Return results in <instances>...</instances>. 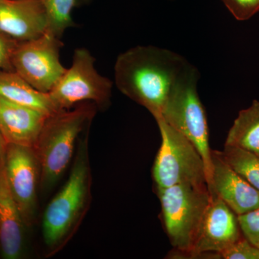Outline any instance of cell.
<instances>
[{"instance_id": "cell-1", "label": "cell", "mask_w": 259, "mask_h": 259, "mask_svg": "<svg viewBox=\"0 0 259 259\" xmlns=\"http://www.w3.org/2000/svg\"><path fill=\"white\" fill-rule=\"evenodd\" d=\"M187 67L184 59L171 51L135 47L117 58L115 83L121 93L146 107L156 118Z\"/></svg>"}, {"instance_id": "cell-2", "label": "cell", "mask_w": 259, "mask_h": 259, "mask_svg": "<svg viewBox=\"0 0 259 259\" xmlns=\"http://www.w3.org/2000/svg\"><path fill=\"white\" fill-rule=\"evenodd\" d=\"M92 201L88 134L79 141L69 177L48 204L42 216L45 256L61 251L79 230Z\"/></svg>"}, {"instance_id": "cell-3", "label": "cell", "mask_w": 259, "mask_h": 259, "mask_svg": "<svg viewBox=\"0 0 259 259\" xmlns=\"http://www.w3.org/2000/svg\"><path fill=\"white\" fill-rule=\"evenodd\" d=\"M94 105L83 104L74 110L48 117L33 147L40 167L42 190L53 187L67 169L80 134L95 115Z\"/></svg>"}, {"instance_id": "cell-4", "label": "cell", "mask_w": 259, "mask_h": 259, "mask_svg": "<svg viewBox=\"0 0 259 259\" xmlns=\"http://www.w3.org/2000/svg\"><path fill=\"white\" fill-rule=\"evenodd\" d=\"M166 228L171 245L191 255L212 194L208 188L182 184L157 190Z\"/></svg>"}, {"instance_id": "cell-5", "label": "cell", "mask_w": 259, "mask_h": 259, "mask_svg": "<svg viewBox=\"0 0 259 259\" xmlns=\"http://www.w3.org/2000/svg\"><path fill=\"white\" fill-rule=\"evenodd\" d=\"M197 71L188 66L168 95L160 115L197 148L203 159L207 185L212 176L208 125L197 91Z\"/></svg>"}, {"instance_id": "cell-6", "label": "cell", "mask_w": 259, "mask_h": 259, "mask_svg": "<svg viewBox=\"0 0 259 259\" xmlns=\"http://www.w3.org/2000/svg\"><path fill=\"white\" fill-rule=\"evenodd\" d=\"M155 119L162 139L153 167L156 190L182 184L208 188L205 165L197 148L161 116Z\"/></svg>"}, {"instance_id": "cell-7", "label": "cell", "mask_w": 259, "mask_h": 259, "mask_svg": "<svg viewBox=\"0 0 259 259\" xmlns=\"http://www.w3.org/2000/svg\"><path fill=\"white\" fill-rule=\"evenodd\" d=\"M95 61L88 49L75 50L71 67L49 93L59 111L70 110L83 101H93L101 107L109 105L112 82L97 72Z\"/></svg>"}, {"instance_id": "cell-8", "label": "cell", "mask_w": 259, "mask_h": 259, "mask_svg": "<svg viewBox=\"0 0 259 259\" xmlns=\"http://www.w3.org/2000/svg\"><path fill=\"white\" fill-rule=\"evenodd\" d=\"M64 44L60 38L45 32L28 41L18 42L12 56V64L34 88L49 93L66 71L60 61Z\"/></svg>"}, {"instance_id": "cell-9", "label": "cell", "mask_w": 259, "mask_h": 259, "mask_svg": "<svg viewBox=\"0 0 259 259\" xmlns=\"http://www.w3.org/2000/svg\"><path fill=\"white\" fill-rule=\"evenodd\" d=\"M4 161L7 182L25 225L35 221L40 167L35 150L30 146L5 144Z\"/></svg>"}, {"instance_id": "cell-10", "label": "cell", "mask_w": 259, "mask_h": 259, "mask_svg": "<svg viewBox=\"0 0 259 259\" xmlns=\"http://www.w3.org/2000/svg\"><path fill=\"white\" fill-rule=\"evenodd\" d=\"M238 215L212 194L191 255L213 253L218 255L243 237Z\"/></svg>"}, {"instance_id": "cell-11", "label": "cell", "mask_w": 259, "mask_h": 259, "mask_svg": "<svg viewBox=\"0 0 259 259\" xmlns=\"http://www.w3.org/2000/svg\"><path fill=\"white\" fill-rule=\"evenodd\" d=\"M211 164V194L222 199L237 215L259 207V191L240 176L225 161L220 151H212Z\"/></svg>"}, {"instance_id": "cell-12", "label": "cell", "mask_w": 259, "mask_h": 259, "mask_svg": "<svg viewBox=\"0 0 259 259\" xmlns=\"http://www.w3.org/2000/svg\"><path fill=\"white\" fill-rule=\"evenodd\" d=\"M46 30L41 0H0V31L23 42L41 36Z\"/></svg>"}, {"instance_id": "cell-13", "label": "cell", "mask_w": 259, "mask_h": 259, "mask_svg": "<svg viewBox=\"0 0 259 259\" xmlns=\"http://www.w3.org/2000/svg\"><path fill=\"white\" fill-rule=\"evenodd\" d=\"M5 151V149H4ZM5 173L4 152L0 161V249L1 258H23L26 248V230Z\"/></svg>"}, {"instance_id": "cell-14", "label": "cell", "mask_w": 259, "mask_h": 259, "mask_svg": "<svg viewBox=\"0 0 259 259\" xmlns=\"http://www.w3.org/2000/svg\"><path fill=\"white\" fill-rule=\"evenodd\" d=\"M49 116L0 96V133L5 144L33 148Z\"/></svg>"}, {"instance_id": "cell-15", "label": "cell", "mask_w": 259, "mask_h": 259, "mask_svg": "<svg viewBox=\"0 0 259 259\" xmlns=\"http://www.w3.org/2000/svg\"><path fill=\"white\" fill-rule=\"evenodd\" d=\"M0 96L52 116L59 111L49 93L39 91L15 71L0 69Z\"/></svg>"}, {"instance_id": "cell-16", "label": "cell", "mask_w": 259, "mask_h": 259, "mask_svg": "<svg viewBox=\"0 0 259 259\" xmlns=\"http://www.w3.org/2000/svg\"><path fill=\"white\" fill-rule=\"evenodd\" d=\"M226 146L242 148L259 155V102L241 110L228 132Z\"/></svg>"}, {"instance_id": "cell-17", "label": "cell", "mask_w": 259, "mask_h": 259, "mask_svg": "<svg viewBox=\"0 0 259 259\" xmlns=\"http://www.w3.org/2000/svg\"><path fill=\"white\" fill-rule=\"evenodd\" d=\"M220 153L240 176L259 191V155L242 148L226 146Z\"/></svg>"}, {"instance_id": "cell-18", "label": "cell", "mask_w": 259, "mask_h": 259, "mask_svg": "<svg viewBox=\"0 0 259 259\" xmlns=\"http://www.w3.org/2000/svg\"><path fill=\"white\" fill-rule=\"evenodd\" d=\"M46 18V32L60 38L66 29L74 25L71 11L76 0H41Z\"/></svg>"}, {"instance_id": "cell-19", "label": "cell", "mask_w": 259, "mask_h": 259, "mask_svg": "<svg viewBox=\"0 0 259 259\" xmlns=\"http://www.w3.org/2000/svg\"><path fill=\"white\" fill-rule=\"evenodd\" d=\"M219 255L226 259H259V248L243 236Z\"/></svg>"}, {"instance_id": "cell-20", "label": "cell", "mask_w": 259, "mask_h": 259, "mask_svg": "<svg viewBox=\"0 0 259 259\" xmlns=\"http://www.w3.org/2000/svg\"><path fill=\"white\" fill-rule=\"evenodd\" d=\"M238 223L243 237L252 244L259 243V207L238 215Z\"/></svg>"}, {"instance_id": "cell-21", "label": "cell", "mask_w": 259, "mask_h": 259, "mask_svg": "<svg viewBox=\"0 0 259 259\" xmlns=\"http://www.w3.org/2000/svg\"><path fill=\"white\" fill-rule=\"evenodd\" d=\"M238 20H247L259 12V0H221Z\"/></svg>"}, {"instance_id": "cell-22", "label": "cell", "mask_w": 259, "mask_h": 259, "mask_svg": "<svg viewBox=\"0 0 259 259\" xmlns=\"http://www.w3.org/2000/svg\"><path fill=\"white\" fill-rule=\"evenodd\" d=\"M18 41L0 31V69L15 71L12 64V56Z\"/></svg>"}, {"instance_id": "cell-23", "label": "cell", "mask_w": 259, "mask_h": 259, "mask_svg": "<svg viewBox=\"0 0 259 259\" xmlns=\"http://www.w3.org/2000/svg\"><path fill=\"white\" fill-rule=\"evenodd\" d=\"M5 142L3 139V136L0 133V161H1L2 156H3V152H4Z\"/></svg>"}, {"instance_id": "cell-24", "label": "cell", "mask_w": 259, "mask_h": 259, "mask_svg": "<svg viewBox=\"0 0 259 259\" xmlns=\"http://www.w3.org/2000/svg\"><path fill=\"white\" fill-rule=\"evenodd\" d=\"M0 256H1V249H0Z\"/></svg>"}, {"instance_id": "cell-25", "label": "cell", "mask_w": 259, "mask_h": 259, "mask_svg": "<svg viewBox=\"0 0 259 259\" xmlns=\"http://www.w3.org/2000/svg\"><path fill=\"white\" fill-rule=\"evenodd\" d=\"M257 247H258V248H259V243L258 245H256Z\"/></svg>"}]
</instances>
